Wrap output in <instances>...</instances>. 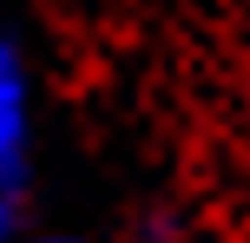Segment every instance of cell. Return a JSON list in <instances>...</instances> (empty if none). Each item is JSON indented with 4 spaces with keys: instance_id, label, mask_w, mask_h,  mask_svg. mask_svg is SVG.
<instances>
[{
    "instance_id": "obj_1",
    "label": "cell",
    "mask_w": 250,
    "mask_h": 243,
    "mask_svg": "<svg viewBox=\"0 0 250 243\" xmlns=\"http://www.w3.org/2000/svg\"><path fill=\"white\" fill-rule=\"evenodd\" d=\"M20 151H26V73L13 39H0V178L20 171Z\"/></svg>"
},
{
    "instance_id": "obj_2",
    "label": "cell",
    "mask_w": 250,
    "mask_h": 243,
    "mask_svg": "<svg viewBox=\"0 0 250 243\" xmlns=\"http://www.w3.org/2000/svg\"><path fill=\"white\" fill-rule=\"evenodd\" d=\"M13 237V204H7V191H0V243Z\"/></svg>"
},
{
    "instance_id": "obj_3",
    "label": "cell",
    "mask_w": 250,
    "mask_h": 243,
    "mask_svg": "<svg viewBox=\"0 0 250 243\" xmlns=\"http://www.w3.org/2000/svg\"><path fill=\"white\" fill-rule=\"evenodd\" d=\"M33 243H73V237H33Z\"/></svg>"
}]
</instances>
